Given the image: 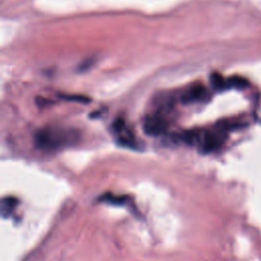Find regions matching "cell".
<instances>
[{"label": "cell", "instance_id": "6da1fadb", "mask_svg": "<svg viewBox=\"0 0 261 261\" xmlns=\"http://www.w3.org/2000/svg\"><path fill=\"white\" fill-rule=\"evenodd\" d=\"M80 134L72 128L48 126L39 129L35 135V145L43 151H56L75 144Z\"/></svg>", "mask_w": 261, "mask_h": 261}, {"label": "cell", "instance_id": "7a4b0ae2", "mask_svg": "<svg viewBox=\"0 0 261 261\" xmlns=\"http://www.w3.org/2000/svg\"><path fill=\"white\" fill-rule=\"evenodd\" d=\"M226 138V132L215 126L211 130H202L201 139L199 142V148L204 153L213 152L219 149L224 143Z\"/></svg>", "mask_w": 261, "mask_h": 261}, {"label": "cell", "instance_id": "3957f363", "mask_svg": "<svg viewBox=\"0 0 261 261\" xmlns=\"http://www.w3.org/2000/svg\"><path fill=\"white\" fill-rule=\"evenodd\" d=\"M144 132L149 136L163 135L168 128V121L162 112L149 114L144 119Z\"/></svg>", "mask_w": 261, "mask_h": 261}, {"label": "cell", "instance_id": "277c9868", "mask_svg": "<svg viewBox=\"0 0 261 261\" xmlns=\"http://www.w3.org/2000/svg\"><path fill=\"white\" fill-rule=\"evenodd\" d=\"M209 99L208 90L201 84H195L190 86L181 95L180 100L182 103H194V102H204Z\"/></svg>", "mask_w": 261, "mask_h": 261}, {"label": "cell", "instance_id": "5b68a950", "mask_svg": "<svg viewBox=\"0 0 261 261\" xmlns=\"http://www.w3.org/2000/svg\"><path fill=\"white\" fill-rule=\"evenodd\" d=\"M116 135V141L119 145L126 148H137V141L134 134L126 128V126Z\"/></svg>", "mask_w": 261, "mask_h": 261}, {"label": "cell", "instance_id": "8992f818", "mask_svg": "<svg viewBox=\"0 0 261 261\" xmlns=\"http://www.w3.org/2000/svg\"><path fill=\"white\" fill-rule=\"evenodd\" d=\"M202 130L190 129L180 134V140L188 145H199Z\"/></svg>", "mask_w": 261, "mask_h": 261}, {"label": "cell", "instance_id": "52a82bcc", "mask_svg": "<svg viewBox=\"0 0 261 261\" xmlns=\"http://www.w3.org/2000/svg\"><path fill=\"white\" fill-rule=\"evenodd\" d=\"M210 82L212 87L216 90V91H223L228 89V85H227V80H224V77L222 75H220L219 73H212L211 77H210Z\"/></svg>", "mask_w": 261, "mask_h": 261}, {"label": "cell", "instance_id": "ba28073f", "mask_svg": "<svg viewBox=\"0 0 261 261\" xmlns=\"http://www.w3.org/2000/svg\"><path fill=\"white\" fill-rule=\"evenodd\" d=\"M227 85L228 89L233 88V89H244L248 86L247 80L240 77V76H231L227 80Z\"/></svg>", "mask_w": 261, "mask_h": 261}, {"label": "cell", "instance_id": "9c48e42d", "mask_svg": "<svg viewBox=\"0 0 261 261\" xmlns=\"http://www.w3.org/2000/svg\"><path fill=\"white\" fill-rule=\"evenodd\" d=\"M64 99L70 100V101H76V102H81V103H88L90 101V99L88 97L85 96H81V95H69V96H63Z\"/></svg>", "mask_w": 261, "mask_h": 261}]
</instances>
